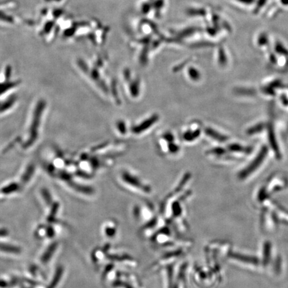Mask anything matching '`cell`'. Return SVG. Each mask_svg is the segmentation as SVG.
Returning a JSON list of instances; mask_svg holds the SVG:
<instances>
[{
  "mask_svg": "<svg viewBox=\"0 0 288 288\" xmlns=\"http://www.w3.org/2000/svg\"><path fill=\"white\" fill-rule=\"evenodd\" d=\"M268 153V149L266 147H263L261 152L259 153L258 156L255 158L254 161L252 162V164H250V166L246 169V171L244 172V175L246 174H249L251 172H253V170H255L256 167L259 166V165L262 163L263 160L265 158L266 154Z\"/></svg>",
  "mask_w": 288,
  "mask_h": 288,
  "instance_id": "cell-1",
  "label": "cell"
},
{
  "mask_svg": "<svg viewBox=\"0 0 288 288\" xmlns=\"http://www.w3.org/2000/svg\"><path fill=\"white\" fill-rule=\"evenodd\" d=\"M111 232L118 236V235H117V234H118V226L113 221H111V222L108 221L103 227L104 236L107 237L108 239L114 238L116 237L111 233Z\"/></svg>",
  "mask_w": 288,
  "mask_h": 288,
  "instance_id": "cell-2",
  "label": "cell"
},
{
  "mask_svg": "<svg viewBox=\"0 0 288 288\" xmlns=\"http://www.w3.org/2000/svg\"><path fill=\"white\" fill-rule=\"evenodd\" d=\"M57 247V244L56 242H54L49 246V248L45 252L44 255L41 257V262L43 264H46L47 262H49L50 259L54 254V252L56 250Z\"/></svg>",
  "mask_w": 288,
  "mask_h": 288,
  "instance_id": "cell-3",
  "label": "cell"
},
{
  "mask_svg": "<svg viewBox=\"0 0 288 288\" xmlns=\"http://www.w3.org/2000/svg\"><path fill=\"white\" fill-rule=\"evenodd\" d=\"M0 251L6 252V253H15L18 254L21 252V249L17 246H14L13 245L3 244L0 243Z\"/></svg>",
  "mask_w": 288,
  "mask_h": 288,
  "instance_id": "cell-4",
  "label": "cell"
},
{
  "mask_svg": "<svg viewBox=\"0 0 288 288\" xmlns=\"http://www.w3.org/2000/svg\"><path fill=\"white\" fill-rule=\"evenodd\" d=\"M64 272V268L62 266H59L57 268L56 271H55V275H54L53 280H52L51 284L48 288H55V286L59 283Z\"/></svg>",
  "mask_w": 288,
  "mask_h": 288,
  "instance_id": "cell-5",
  "label": "cell"
},
{
  "mask_svg": "<svg viewBox=\"0 0 288 288\" xmlns=\"http://www.w3.org/2000/svg\"><path fill=\"white\" fill-rule=\"evenodd\" d=\"M269 138L270 143H271V147H273V150H274V152L276 153V154H279L278 145L276 144V140L275 139L274 133H273V129H271V127H270L269 128Z\"/></svg>",
  "mask_w": 288,
  "mask_h": 288,
  "instance_id": "cell-6",
  "label": "cell"
},
{
  "mask_svg": "<svg viewBox=\"0 0 288 288\" xmlns=\"http://www.w3.org/2000/svg\"><path fill=\"white\" fill-rule=\"evenodd\" d=\"M18 188H19V185H18V183H11V184L8 185V186L3 188L2 190H1V192L4 194L13 193L14 192L17 191Z\"/></svg>",
  "mask_w": 288,
  "mask_h": 288,
  "instance_id": "cell-7",
  "label": "cell"
},
{
  "mask_svg": "<svg viewBox=\"0 0 288 288\" xmlns=\"http://www.w3.org/2000/svg\"><path fill=\"white\" fill-rule=\"evenodd\" d=\"M59 207V204L57 202L54 203L53 206H52L51 212H50V216H48V221H49L50 222H51L55 218L57 212L58 211Z\"/></svg>",
  "mask_w": 288,
  "mask_h": 288,
  "instance_id": "cell-8",
  "label": "cell"
},
{
  "mask_svg": "<svg viewBox=\"0 0 288 288\" xmlns=\"http://www.w3.org/2000/svg\"><path fill=\"white\" fill-rule=\"evenodd\" d=\"M41 194H42L47 204L49 205V206L51 205L52 203V196L50 195L49 192L46 189H44V190H41Z\"/></svg>",
  "mask_w": 288,
  "mask_h": 288,
  "instance_id": "cell-9",
  "label": "cell"
},
{
  "mask_svg": "<svg viewBox=\"0 0 288 288\" xmlns=\"http://www.w3.org/2000/svg\"><path fill=\"white\" fill-rule=\"evenodd\" d=\"M34 169L33 167H30L27 170V172L25 173L22 178V181L23 183L28 182L29 180L30 179L32 174H33Z\"/></svg>",
  "mask_w": 288,
  "mask_h": 288,
  "instance_id": "cell-10",
  "label": "cell"
},
{
  "mask_svg": "<svg viewBox=\"0 0 288 288\" xmlns=\"http://www.w3.org/2000/svg\"><path fill=\"white\" fill-rule=\"evenodd\" d=\"M208 133L210 136L213 137V138H215L216 140H219V141L226 142L227 140L226 137L222 136V135L217 134V133H216L215 131L209 130Z\"/></svg>",
  "mask_w": 288,
  "mask_h": 288,
  "instance_id": "cell-11",
  "label": "cell"
},
{
  "mask_svg": "<svg viewBox=\"0 0 288 288\" xmlns=\"http://www.w3.org/2000/svg\"><path fill=\"white\" fill-rule=\"evenodd\" d=\"M230 148L234 151H246L244 150L245 148H244V147H242L239 145H231V146L230 147Z\"/></svg>",
  "mask_w": 288,
  "mask_h": 288,
  "instance_id": "cell-12",
  "label": "cell"
},
{
  "mask_svg": "<svg viewBox=\"0 0 288 288\" xmlns=\"http://www.w3.org/2000/svg\"><path fill=\"white\" fill-rule=\"evenodd\" d=\"M46 234L48 237H52L54 235V230L52 227H49L46 230Z\"/></svg>",
  "mask_w": 288,
  "mask_h": 288,
  "instance_id": "cell-13",
  "label": "cell"
},
{
  "mask_svg": "<svg viewBox=\"0 0 288 288\" xmlns=\"http://www.w3.org/2000/svg\"><path fill=\"white\" fill-rule=\"evenodd\" d=\"M262 129H263L262 125H259L258 126H257V127H253V128L250 129L249 133L250 134H251V133H254L255 131H261V130H262Z\"/></svg>",
  "mask_w": 288,
  "mask_h": 288,
  "instance_id": "cell-14",
  "label": "cell"
},
{
  "mask_svg": "<svg viewBox=\"0 0 288 288\" xmlns=\"http://www.w3.org/2000/svg\"><path fill=\"white\" fill-rule=\"evenodd\" d=\"M8 235V230L5 229H0V237H4Z\"/></svg>",
  "mask_w": 288,
  "mask_h": 288,
  "instance_id": "cell-15",
  "label": "cell"
},
{
  "mask_svg": "<svg viewBox=\"0 0 288 288\" xmlns=\"http://www.w3.org/2000/svg\"><path fill=\"white\" fill-rule=\"evenodd\" d=\"M8 285L6 282L3 280H0V287L4 288L5 286Z\"/></svg>",
  "mask_w": 288,
  "mask_h": 288,
  "instance_id": "cell-16",
  "label": "cell"
}]
</instances>
